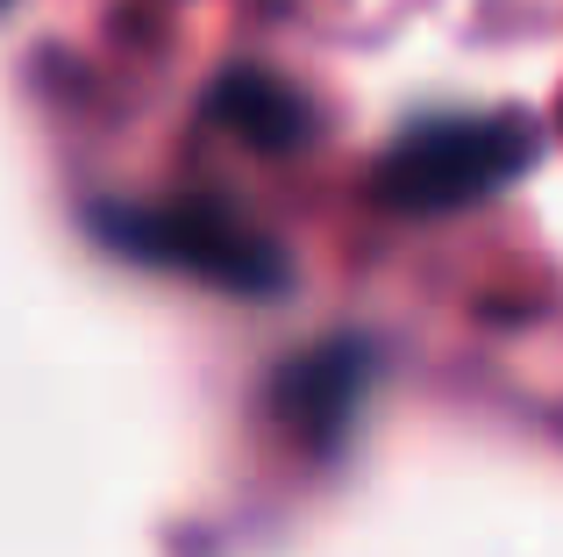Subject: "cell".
<instances>
[{
	"label": "cell",
	"instance_id": "obj_2",
	"mask_svg": "<svg viewBox=\"0 0 563 557\" xmlns=\"http://www.w3.org/2000/svg\"><path fill=\"white\" fill-rule=\"evenodd\" d=\"M536 165V129L521 114H435L378 157L372 194L399 215H450L514 186Z\"/></svg>",
	"mask_w": 563,
	"mask_h": 557
},
{
	"label": "cell",
	"instance_id": "obj_3",
	"mask_svg": "<svg viewBox=\"0 0 563 557\" xmlns=\"http://www.w3.org/2000/svg\"><path fill=\"white\" fill-rule=\"evenodd\" d=\"M372 379H378L372 336H329V343H314L307 358L278 364V386H272L278 422H286L307 450H335L350 436V422H357Z\"/></svg>",
	"mask_w": 563,
	"mask_h": 557
},
{
	"label": "cell",
	"instance_id": "obj_1",
	"mask_svg": "<svg viewBox=\"0 0 563 557\" xmlns=\"http://www.w3.org/2000/svg\"><path fill=\"white\" fill-rule=\"evenodd\" d=\"M93 237L108 243L114 258H129V265L200 278V286L235 293V301H272L292 278L286 251H278L250 215H235L229 200H207V194L93 208Z\"/></svg>",
	"mask_w": 563,
	"mask_h": 557
},
{
	"label": "cell",
	"instance_id": "obj_4",
	"mask_svg": "<svg viewBox=\"0 0 563 557\" xmlns=\"http://www.w3.org/2000/svg\"><path fill=\"white\" fill-rule=\"evenodd\" d=\"M207 114H214L229 136H243L250 151H307L314 143V108H307L300 86H286L278 72L235 65L214 79L207 94Z\"/></svg>",
	"mask_w": 563,
	"mask_h": 557
}]
</instances>
